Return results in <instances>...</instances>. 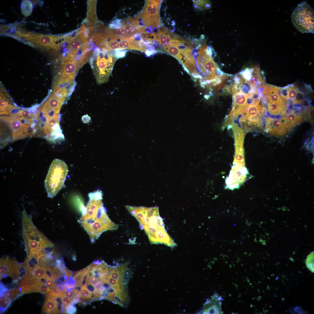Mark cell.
I'll return each mask as SVG.
<instances>
[{"label":"cell","mask_w":314,"mask_h":314,"mask_svg":"<svg viewBox=\"0 0 314 314\" xmlns=\"http://www.w3.org/2000/svg\"><path fill=\"white\" fill-rule=\"evenodd\" d=\"M103 194L99 190L88 194L89 200L78 221L89 236L91 242L94 243L104 232L116 230L118 225L108 217L102 202Z\"/></svg>","instance_id":"6da1fadb"},{"label":"cell","mask_w":314,"mask_h":314,"mask_svg":"<svg viewBox=\"0 0 314 314\" xmlns=\"http://www.w3.org/2000/svg\"><path fill=\"white\" fill-rule=\"evenodd\" d=\"M132 215L138 220L151 243L164 242L165 233L158 208L138 207Z\"/></svg>","instance_id":"7a4b0ae2"},{"label":"cell","mask_w":314,"mask_h":314,"mask_svg":"<svg viewBox=\"0 0 314 314\" xmlns=\"http://www.w3.org/2000/svg\"><path fill=\"white\" fill-rule=\"evenodd\" d=\"M23 238L27 256L37 254L53 246V243L34 224L29 216L22 218Z\"/></svg>","instance_id":"3957f363"},{"label":"cell","mask_w":314,"mask_h":314,"mask_svg":"<svg viewBox=\"0 0 314 314\" xmlns=\"http://www.w3.org/2000/svg\"><path fill=\"white\" fill-rule=\"evenodd\" d=\"M105 49L97 48L90 60V63L97 83L99 84L107 81L111 73L114 63L117 59L113 54Z\"/></svg>","instance_id":"277c9868"},{"label":"cell","mask_w":314,"mask_h":314,"mask_svg":"<svg viewBox=\"0 0 314 314\" xmlns=\"http://www.w3.org/2000/svg\"><path fill=\"white\" fill-rule=\"evenodd\" d=\"M68 172L67 165L58 159L52 162L45 181V186L49 197L53 198L61 189Z\"/></svg>","instance_id":"5b68a950"},{"label":"cell","mask_w":314,"mask_h":314,"mask_svg":"<svg viewBox=\"0 0 314 314\" xmlns=\"http://www.w3.org/2000/svg\"><path fill=\"white\" fill-rule=\"evenodd\" d=\"M15 35L23 37L29 45L43 49L58 50L68 39V34L62 35H53L26 32L19 30Z\"/></svg>","instance_id":"8992f818"},{"label":"cell","mask_w":314,"mask_h":314,"mask_svg":"<svg viewBox=\"0 0 314 314\" xmlns=\"http://www.w3.org/2000/svg\"><path fill=\"white\" fill-rule=\"evenodd\" d=\"M314 11L307 2L299 4L293 11L292 23L298 31L302 33H314Z\"/></svg>","instance_id":"52a82bcc"},{"label":"cell","mask_w":314,"mask_h":314,"mask_svg":"<svg viewBox=\"0 0 314 314\" xmlns=\"http://www.w3.org/2000/svg\"><path fill=\"white\" fill-rule=\"evenodd\" d=\"M160 1L147 0L141 12L137 19L141 20L142 23L150 28H158L160 23L159 5Z\"/></svg>","instance_id":"ba28073f"},{"label":"cell","mask_w":314,"mask_h":314,"mask_svg":"<svg viewBox=\"0 0 314 314\" xmlns=\"http://www.w3.org/2000/svg\"><path fill=\"white\" fill-rule=\"evenodd\" d=\"M265 124L266 130L270 134L276 136L285 135L292 128L288 123L286 117L282 118L280 120L267 117Z\"/></svg>","instance_id":"9c48e42d"},{"label":"cell","mask_w":314,"mask_h":314,"mask_svg":"<svg viewBox=\"0 0 314 314\" xmlns=\"http://www.w3.org/2000/svg\"><path fill=\"white\" fill-rule=\"evenodd\" d=\"M222 299L217 293L204 304L202 309L199 312L202 314H221Z\"/></svg>","instance_id":"30bf717a"},{"label":"cell","mask_w":314,"mask_h":314,"mask_svg":"<svg viewBox=\"0 0 314 314\" xmlns=\"http://www.w3.org/2000/svg\"><path fill=\"white\" fill-rule=\"evenodd\" d=\"M9 122L10 127L13 132V137L15 139L19 138L22 137V135L25 132V130L24 125L17 119L13 117H7L6 118Z\"/></svg>","instance_id":"8fae6325"},{"label":"cell","mask_w":314,"mask_h":314,"mask_svg":"<svg viewBox=\"0 0 314 314\" xmlns=\"http://www.w3.org/2000/svg\"><path fill=\"white\" fill-rule=\"evenodd\" d=\"M96 2L95 0L88 1V9L85 22L89 26H94L98 21L96 13Z\"/></svg>","instance_id":"7c38bea8"},{"label":"cell","mask_w":314,"mask_h":314,"mask_svg":"<svg viewBox=\"0 0 314 314\" xmlns=\"http://www.w3.org/2000/svg\"><path fill=\"white\" fill-rule=\"evenodd\" d=\"M102 34L105 37L113 39L123 38H130L122 28L113 29L109 28L102 29Z\"/></svg>","instance_id":"4fadbf2b"},{"label":"cell","mask_w":314,"mask_h":314,"mask_svg":"<svg viewBox=\"0 0 314 314\" xmlns=\"http://www.w3.org/2000/svg\"><path fill=\"white\" fill-rule=\"evenodd\" d=\"M7 261L8 266V274L14 279H18L19 276V270L21 266L17 261L8 257Z\"/></svg>","instance_id":"5bb4252c"},{"label":"cell","mask_w":314,"mask_h":314,"mask_svg":"<svg viewBox=\"0 0 314 314\" xmlns=\"http://www.w3.org/2000/svg\"><path fill=\"white\" fill-rule=\"evenodd\" d=\"M57 304V303L53 298L46 295L42 308L43 312L48 313H56Z\"/></svg>","instance_id":"9a60e30c"},{"label":"cell","mask_w":314,"mask_h":314,"mask_svg":"<svg viewBox=\"0 0 314 314\" xmlns=\"http://www.w3.org/2000/svg\"><path fill=\"white\" fill-rule=\"evenodd\" d=\"M63 102L52 96L46 103L44 106L42 111L45 112L53 109L59 112Z\"/></svg>","instance_id":"2e32d148"},{"label":"cell","mask_w":314,"mask_h":314,"mask_svg":"<svg viewBox=\"0 0 314 314\" xmlns=\"http://www.w3.org/2000/svg\"><path fill=\"white\" fill-rule=\"evenodd\" d=\"M175 39H172V36L167 31H161L160 29L157 34L156 40L158 43L161 44H172L175 41Z\"/></svg>","instance_id":"e0dca14e"},{"label":"cell","mask_w":314,"mask_h":314,"mask_svg":"<svg viewBox=\"0 0 314 314\" xmlns=\"http://www.w3.org/2000/svg\"><path fill=\"white\" fill-rule=\"evenodd\" d=\"M267 105L268 112L271 115H277L281 112L283 113L285 111L284 110L285 108L284 105L269 101L268 102Z\"/></svg>","instance_id":"ac0fdd59"},{"label":"cell","mask_w":314,"mask_h":314,"mask_svg":"<svg viewBox=\"0 0 314 314\" xmlns=\"http://www.w3.org/2000/svg\"><path fill=\"white\" fill-rule=\"evenodd\" d=\"M163 48L170 54L176 58L179 61L180 60V50L177 46L169 44L163 45Z\"/></svg>","instance_id":"d6986e66"},{"label":"cell","mask_w":314,"mask_h":314,"mask_svg":"<svg viewBox=\"0 0 314 314\" xmlns=\"http://www.w3.org/2000/svg\"><path fill=\"white\" fill-rule=\"evenodd\" d=\"M33 9V5L31 2L29 0H24L21 5V10L22 14L25 17L30 15Z\"/></svg>","instance_id":"ffe728a7"},{"label":"cell","mask_w":314,"mask_h":314,"mask_svg":"<svg viewBox=\"0 0 314 314\" xmlns=\"http://www.w3.org/2000/svg\"><path fill=\"white\" fill-rule=\"evenodd\" d=\"M286 118L292 128L304 121L301 116L297 115L293 110L288 115Z\"/></svg>","instance_id":"44dd1931"},{"label":"cell","mask_w":314,"mask_h":314,"mask_svg":"<svg viewBox=\"0 0 314 314\" xmlns=\"http://www.w3.org/2000/svg\"><path fill=\"white\" fill-rule=\"evenodd\" d=\"M279 92L273 91L266 96L267 99L269 102H274L278 104L284 105V103L282 99L278 94Z\"/></svg>","instance_id":"7402d4cb"},{"label":"cell","mask_w":314,"mask_h":314,"mask_svg":"<svg viewBox=\"0 0 314 314\" xmlns=\"http://www.w3.org/2000/svg\"><path fill=\"white\" fill-rule=\"evenodd\" d=\"M303 115L306 121L313 123L314 122V108L310 106L306 107L304 110Z\"/></svg>","instance_id":"603a6c76"},{"label":"cell","mask_w":314,"mask_h":314,"mask_svg":"<svg viewBox=\"0 0 314 314\" xmlns=\"http://www.w3.org/2000/svg\"><path fill=\"white\" fill-rule=\"evenodd\" d=\"M34 277L37 282L44 277L45 274V266H39L33 272Z\"/></svg>","instance_id":"cb8c5ba5"},{"label":"cell","mask_w":314,"mask_h":314,"mask_svg":"<svg viewBox=\"0 0 314 314\" xmlns=\"http://www.w3.org/2000/svg\"><path fill=\"white\" fill-rule=\"evenodd\" d=\"M12 300L3 293L0 298V310L3 311L5 310L10 304Z\"/></svg>","instance_id":"d4e9b609"},{"label":"cell","mask_w":314,"mask_h":314,"mask_svg":"<svg viewBox=\"0 0 314 314\" xmlns=\"http://www.w3.org/2000/svg\"><path fill=\"white\" fill-rule=\"evenodd\" d=\"M287 92V99H290L294 100L296 96L298 90L293 85L286 88Z\"/></svg>","instance_id":"484cf974"},{"label":"cell","mask_w":314,"mask_h":314,"mask_svg":"<svg viewBox=\"0 0 314 314\" xmlns=\"http://www.w3.org/2000/svg\"><path fill=\"white\" fill-rule=\"evenodd\" d=\"M307 267L312 272H314V252H312L308 256L306 261Z\"/></svg>","instance_id":"4316f807"},{"label":"cell","mask_w":314,"mask_h":314,"mask_svg":"<svg viewBox=\"0 0 314 314\" xmlns=\"http://www.w3.org/2000/svg\"><path fill=\"white\" fill-rule=\"evenodd\" d=\"M195 7L199 9H203L209 8L210 6L209 1L206 0H194Z\"/></svg>","instance_id":"83f0119b"},{"label":"cell","mask_w":314,"mask_h":314,"mask_svg":"<svg viewBox=\"0 0 314 314\" xmlns=\"http://www.w3.org/2000/svg\"><path fill=\"white\" fill-rule=\"evenodd\" d=\"M86 271L84 269L81 271H79L78 273L73 278L76 282L74 285L76 286H79L81 285L83 277Z\"/></svg>","instance_id":"f1b7e54d"},{"label":"cell","mask_w":314,"mask_h":314,"mask_svg":"<svg viewBox=\"0 0 314 314\" xmlns=\"http://www.w3.org/2000/svg\"><path fill=\"white\" fill-rule=\"evenodd\" d=\"M51 290V289L47 287L44 283L39 281L37 289L38 292L45 294Z\"/></svg>","instance_id":"f546056e"},{"label":"cell","mask_w":314,"mask_h":314,"mask_svg":"<svg viewBox=\"0 0 314 314\" xmlns=\"http://www.w3.org/2000/svg\"><path fill=\"white\" fill-rule=\"evenodd\" d=\"M19 292V289L16 288L10 290L5 293L12 300L17 296Z\"/></svg>","instance_id":"4dcf8cb0"},{"label":"cell","mask_w":314,"mask_h":314,"mask_svg":"<svg viewBox=\"0 0 314 314\" xmlns=\"http://www.w3.org/2000/svg\"><path fill=\"white\" fill-rule=\"evenodd\" d=\"M123 24L120 19H116L112 22L109 25V28L113 29H117L122 27Z\"/></svg>","instance_id":"1f68e13d"},{"label":"cell","mask_w":314,"mask_h":314,"mask_svg":"<svg viewBox=\"0 0 314 314\" xmlns=\"http://www.w3.org/2000/svg\"><path fill=\"white\" fill-rule=\"evenodd\" d=\"M128 50L126 49H116L114 51V55L117 59L124 57Z\"/></svg>","instance_id":"d6a6232c"},{"label":"cell","mask_w":314,"mask_h":314,"mask_svg":"<svg viewBox=\"0 0 314 314\" xmlns=\"http://www.w3.org/2000/svg\"><path fill=\"white\" fill-rule=\"evenodd\" d=\"M91 293L85 287L82 288V289L80 292H78V295L83 298H90Z\"/></svg>","instance_id":"836d02e7"},{"label":"cell","mask_w":314,"mask_h":314,"mask_svg":"<svg viewBox=\"0 0 314 314\" xmlns=\"http://www.w3.org/2000/svg\"><path fill=\"white\" fill-rule=\"evenodd\" d=\"M253 69L247 68L242 72L241 74L242 77L247 80H249L251 75V73Z\"/></svg>","instance_id":"e575fe53"},{"label":"cell","mask_w":314,"mask_h":314,"mask_svg":"<svg viewBox=\"0 0 314 314\" xmlns=\"http://www.w3.org/2000/svg\"><path fill=\"white\" fill-rule=\"evenodd\" d=\"M304 94L298 90L296 97L293 101V104H301L303 100Z\"/></svg>","instance_id":"d590c367"},{"label":"cell","mask_w":314,"mask_h":314,"mask_svg":"<svg viewBox=\"0 0 314 314\" xmlns=\"http://www.w3.org/2000/svg\"><path fill=\"white\" fill-rule=\"evenodd\" d=\"M157 34L156 33L154 32L145 35V38L146 40L149 42H151V41L156 40Z\"/></svg>","instance_id":"8d00e7d4"},{"label":"cell","mask_w":314,"mask_h":314,"mask_svg":"<svg viewBox=\"0 0 314 314\" xmlns=\"http://www.w3.org/2000/svg\"><path fill=\"white\" fill-rule=\"evenodd\" d=\"M62 298L63 305L66 307L72 304L73 301L70 297L63 295L61 296Z\"/></svg>","instance_id":"74e56055"},{"label":"cell","mask_w":314,"mask_h":314,"mask_svg":"<svg viewBox=\"0 0 314 314\" xmlns=\"http://www.w3.org/2000/svg\"><path fill=\"white\" fill-rule=\"evenodd\" d=\"M65 312L67 314H73L76 313V308L73 304L69 305L66 307Z\"/></svg>","instance_id":"f35d334b"},{"label":"cell","mask_w":314,"mask_h":314,"mask_svg":"<svg viewBox=\"0 0 314 314\" xmlns=\"http://www.w3.org/2000/svg\"><path fill=\"white\" fill-rule=\"evenodd\" d=\"M53 280L51 279H47L45 284L48 287L52 289L51 288L56 287L57 285H55Z\"/></svg>","instance_id":"ab89813d"},{"label":"cell","mask_w":314,"mask_h":314,"mask_svg":"<svg viewBox=\"0 0 314 314\" xmlns=\"http://www.w3.org/2000/svg\"><path fill=\"white\" fill-rule=\"evenodd\" d=\"M85 288L90 293L95 292L96 291L94 286L90 283H89L86 284Z\"/></svg>","instance_id":"60d3db41"},{"label":"cell","mask_w":314,"mask_h":314,"mask_svg":"<svg viewBox=\"0 0 314 314\" xmlns=\"http://www.w3.org/2000/svg\"><path fill=\"white\" fill-rule=\"evenodd\" d=\"M88 271H86L85 272L84 275L81 282V287L82 288L85 287L87 283L88 279Z\"/></svg>","instance_id":"b9f144b4"},{"label":"cell","mask_w":314,"mask_h":314,"mask_svg":"<svg viewBox=\"0 0 314 314\" xmlns=\"http://www.w3.org/2000/svg\"><path fill=\"white\" fill-rule=\"evenodd\" d=\"M98 281L97 279L95 278L94 276L89 278L88 277L87 284L89 283L94 285Z\"/></svg>","instance_id":"7bdbcfd3"},{"label":"cell","mask_w":314,"mask_h":314,"mask_svg":"<svg viewBox=\"0 0 314 314\" xmlns=\"http://www.w3.org/2000/svg\"><path fill=\"white\" fill-rule=\"evenodd\" d=\"M77 292V290L76 289L74 290H72V291H64V295L67 297L72 298L73 297L75 293Z\"/></svg>","instance_id":"ee69618b"},{"label":"cell","mask_w":314,"mask_h":314,"mask_svg":"<svg viewBox=\"0 0 314 314\" xmlns=\"http://www.w3.org/2000/svg\"><path fill=\"white\" fill-rule=\"evenodd\" d=\"M82 119L84 123H87L90 122L91 118L88 115H86L82 117Z\"/></svg>","instance_id":"f6af8a7d"},{"label":"cell","mask_w":314,"mask_h":314,"mask_svg":"<svg viewBox=\"0 0 314 314\" xmlns=\"http://www.w3.org/2000/svg\"><path fill=\"white\" fill-rule=\"evenodd\" d=\"M75 283V281L73 278H72V276H71L69 280L67 282V283L70 285H74Z\"/></svg>","instance_id":"bcb514c9"},{"label":"cell","mask_w":314,"mask_h":314,"mask_svg":"<svg viewBox=\"0 0 314 314\" xmlns=\"http://www.w3.org/2000/svg\"><path fill=\"white\" fill-rule=\"evenodd\" d=\"M294 311H296V312H298V313H301V312L303 311L301 308H297V307H294Z\"/></svg>","instance_id":"7dc6e473"},{"label":"cell","mask_w":314,"mask_h":314,"mask_svg":"<svg viewBox=\"0 0 314 314\" xmlns=\"http://www.w3.org/2000/svg\"><path fill=\"white\" fill-rule=\"evenodd\" d=\"M183 68H184V70L186 72H187L189 74H190L188 70V69H187V68L184 65H183Z\"/></svg>","instance_id":"c3c4849f"},{"label":"cell","mask_w":314,"mask_h":314,"mask_svg":"<svg viewBox=\"0 0 314 314\" xmlns=\"http://www.w3.org/2000/svg\"><path fill=\"white\" fill-rule=\"evenodd\" d=\"M19 28H18V29H19ZM16 30H15V31H16ZM11 35V36H13L17 37V36H14V35Z\"/></svg>","instance_id":"681fc988"}]
</instances>
